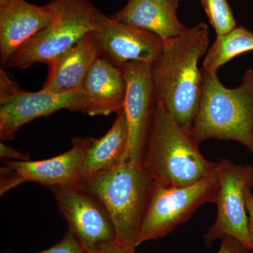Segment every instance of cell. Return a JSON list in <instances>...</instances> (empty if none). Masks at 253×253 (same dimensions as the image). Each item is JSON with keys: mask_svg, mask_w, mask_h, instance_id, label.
Wrapping results in <instances>:
<instances>
[{"mask_svg": "<svg viewBox=\"0 0 253 253\" xmlns=\"http://www.w3.org/2000/svg\"><path fill=\"white\" fill-rule=\"evenodd\" d=\"M94 138L78 137L72 148L42 161H8L1 168V195L23 182H36L48 189L77 184L81 179L83 158Z\"/></svg>", "mask_w": 253, "mask_h": 253, "instance_id": "11", "label": "cell"}, {"mask_svg": "<svg viewBox=\"0 0 253 253\" xmlns=\"http://www.w3.org/2000/svg\"><path fill=\"white\" fill-rule=\"evenodd\" d=\"M49 3L54 10L52 21L20 46L4 67L26 69L35 63L46 64L99 28V9L90 0H51Z\"/></svg>", "mask_w": 253, "mask_h": 253, "instance_id": "5", "label": "cell"}, {"mask_svg": "<svg viewBox=\"0 0 253 253\" xmlns=\"http://www.w3.org/2000/svg\"><path fill=\"white\" fill-rule=\"evenodd\" d=\"M200 1L217 36L226 34L236 27V20L227 0H200Z\"/></svg>", "mask_w": 253, "mask_h": 253, "instance_id": "19", "label": "cell"}, {"mask_svg": "<svg viewBox=\"0 0 253 253\" xmlns=\"http://www.w3.org/2000/svg\"><path fill=\"white\" fill-rule=\"evenodd\" d=\"M98 57L92 33H89L72 48L46 63L48 76L42 89L60 93L83 89Z\"/></svg>", "mask_w": 253, "mask_h": 253, "instance_id": "15", "label": "cell"}, {"mask_svg": "<svg viewBox=\"0 0 253 253\" xmlns=\"http://www.w3.org/2000/svg\"><path fill=\"white\" fill-rule=\"evenodd\" d=\"M126 83L123 111L127 121V145L122 161L143 167L152 126L156 99L152 81V64L130 62L119 68Z\"/></svg>", "mask_w": 253, "mask_h": 253, "instance_id": "9", "label": "cell"}, {"mask_svg": "<svg viewBox=\"0 0 253 253\" xmlns=\"http://www.w3.org/2000/svg\"><path fill=\"white\" fill-rule=\"evenodd\" d=\"M251 51H253V32L242 26L236 27L226 34L217 36L206 53L203 68L217 72L236 56Z\"/></svg>", "mask_w": 253, "mask_h": 253, "instance_id": "18", "label": "cell"}, {"mask_svg": "<svg viewBox=\"0 0 253 253\" xmlns=\"http://www.w3.org/2000/svg\"><path fill=\"white\" fill-rule=\"evenodd\" d=\"M96 22L99 28L92 36L98 54L118 68L130 62L153 64L162 52L164 41L154 33L119 22L99 10Z\"/></svg>", "mask_w": 253, "mask_h": 253, "instance_id": "12", "label": "cell"}, {"mask_svg": "<svg viewBox=\"0 0 253 253\" xmlns=\"http://www.w3.org/2000/svg\"><path fill=\"white\" fill-rule=\"evenodd\" d=\"M220 240V248L217 253H249V248L234 238L225 236Z\"/></svg>", "mask_w": 253, "mask_h": 253, "instance_id": "21", "label": "cell"}, {"mask_svg": "<svg viewBox=\"0 0 253 253\" xmlns=\"http://www.w3.org/2000/svg\"><path fill=\"white\" fill-rule=\"evenodd\" d=\"M209 45L205 23L187 28L164 41L162 52L152 64L156 101H161L176 123L191 131L199 111L202 86L200 59Z\"/></svg>", "mask_w": 253, "mask_h": 253, "instance_id": "1", "label": "cell"}, {"mask_svg": "<svg viewBox=\"0 0 253 253\" xmlns=\"http://www.w3.org/2000/svg\"><path fill=\"white\" fill-rule=\"evenodd\" d=\"M11 1H13V0H0V6L7 4L8 3L11 2Z\"/></svg>", "mask_w": 253, "mask_h": 253, "instance_id": "25", "label": "cell"}, {"mask_svg": "<svg viewBox=\"0 0 253 253\" xmlns=\"http://www.w3.org/2000/svg\"><path fill=\"white\" fill-rule=\"evenodd\" d=\"M154 179L144 168L121 161L78 185L99 200L112 219L118 242L135 246Z\"/></svg>", "mask_w": 253, "mask_h": 253, "instance_id": "4", "label": "cell"}, {"mask_svg": "<svg viewBox=\"0 0 253 253\" xmlns=\"http://www.w3.org/2000/svg\"><path fill=\"white\" fill-rule=\"evenodd\" d=\"M201 74L199 109L190 134L199 143L237 141L253 154V70H248L234 89L223 85L215 71L203 68Z\"/></svg>", "mask_w": 253, "mask_h": 253, "instance_id": "3", "label": "cell"}, {"mask_svg": "<svg viewBox=\"0 0 253 253\" xmlns=\"http://www.w3.org/2000/svg\"><path fill=\"white\" fill-rule=\"evenodd\" d=\"M54 17L49 3L44 6L13 0L0 6V61L3 66L16 50L45 28Z\"/></svg>", "mask_w": 253, "mask_h": 253, "instance_id": "13", "label": "cell"}, {"mask_svg": "<svg viewBox=\"0 0 253 253\" xmlns=\"http://www.w3.org/2000/svg\"><path fill=\"white\" fill-rule=\"evenodd\" d=\"M86 95L83 113L90 116H109L124 109L126 83L122 71L106 59L98 57L83 86Z\"/></svg>", "mask_w": 253, "mask_h": 253, "instance_id": "14", "label": "cell"}, {"mask_svg": "<svg viewBox=\"0 0 253 253\" xmlns=\"http://www.w3.org/2000/svg\"><path fill=\"white\" fill-rule=\"evenodd\" d=\"M61 215L84 253L116 240L112 219L104 205L78 184L51 188Z\"/></svg>", "mask_w": 253, "mask_h": 253, "instance_id": "10", "label": "cell"}, {"mask_svg": "<svg viewBox=\"0 0 253 253\" xmlns=\"http://www.w3.org/2000/svg\"><path fill=\"white\" fill-rule=\"evenodd\" d=\"M218 168V167H217ZM219 188L218 169L191 186L175 187L154 181L136 247L161 239L189 221L205 204H215Z\"/></svg>", "mask_w": 253, "mask_h": 253, "instance_id": "6", "label": "cell"}, {"mask_svg": "<svg viewBox=\"0 0 253 253\" xmlns=\"http://www.w3.org/2000/svg\"><path fill=\"white\" fill-rule=\"evenodd\" d=\"M199 143L181 127L161 101H156L143 167L156 182L191 186L218 167L201 154Z\"/></svg>", "mask_w": 253, "mask_h": 253, "instance_id": "2", "label": "cell"}, {"mask_svg": "<svg viewBox=\"0 0 253 253\" xmlns=\"http://www.w3.org/2000/svg\"><path fill=\"white\" fill-rule=\"evenodd\" d=\"M0 156L1 158H11L14 161H29V157L28 156L4 144L2 141L0 142Z\"/></svg>", "mask_w": 253, "mask_h": 253, "instance_id": "23", "label": "cell"}, {"mask_svg": "<svg viewBox=\"0 0 253 253\" xmlns=\"http://www.w3.org/2000/svg\"><path fill=\"white\" fill-rule=\"evenodd\" d=\"M4 253H14L6 252ZM36 253H84L77 238L68 229L61 241L49 249Z\"/></svg>", "mask_w": 253, "mask_h": 253, "instance_id": "20", "label": "cell"}, {"mask_svg": "<svg viewBox=\"0 0 253 253\" xmlns=\"http://www.w3.org/2000/svg\"><path fill=\"white\" fill-rule=\"evenodd\" d=\"M253 189H249L246 192V206L249 216V231L250 239L253 247Z\"/></svg>", "mask_w": 253, "mask_h": 253, "instance_id": "24", "label": "cell"}, {"mask_svg": "<svg viewBox=\"0 0 253 253\" xmlns=\"http://www.w3.org/2000/svg\"><path fill=\"white\" fill-rule=\"evenodd\" d=\"M217 169L219 188L214 204L217 206V217L204 234L205 244L209 247L216 240L228 236L237 239L250 250L253 249L246 206V191L253 189V167L221 159Z\"/></svg>", "mask_w": 253, "mask_h": 253, "instance_id": "8", "label": "cell"}, {"mask_svg": "<svg viewBox=\"0 0 253 253\" xmlns=\"http://www.w3.org/2000/svg\"><path fill=\"white\" fill-rule=\"evenodd\" d=\"M127 121L124 111L109 131L99 139H93L86 149L81 168V178L94 175L113 167L122 161L127 145Z\"/></svg>", "mask_w": 253, "mask_h": 253, "instance_id": "17", "label": "cell"}, {"mask_svg": "<svg viewBox=\"0 0 253 253\" xmlns=\"http://www.w3.org/2000/svg\"><path fill=\"white\" fill-rule=\"evenodd\" d=\"M135 246L115 241L99 249L85 253H135Z\"/></svg>", "mask_w": 253, "mask_h": 253, "instance_id": "22", "label": "cell"}, {"mask_svg": "<svg viewBox=\"0 0 253 253\" xmlns=\"http://www.w3.org/2000/svg\"><path fill=\"white\" fill-rule=\"evenodd\" d=\"M180 0H129L112 16L119 22L154 33L163 41L180 35L186 29L178 19Z\"/></svg>", "mask_w": 253, "mask_h": 253, "instance_id": "16", "label": "cell"}, {"mask_svg": "<svg viewBox=\"0 0 253 253\" xmlns=\"http://www.w3.org/2000/svg\"><path fill=\"white\" fill-rule=\"evenodd\" d=\"M86 95L83 89L51 92L41 90L28 92L23 90L0 71V139L12 140L15 134L28 123L66 109L71 112L84 111Z\"/></svg>", "mask_w": 253, "mask_h": 253, "instance_id": "7", "label": "cell"}]
</instances>
